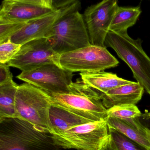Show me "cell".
I'll use <instances>...</instances> for the list:
<instances>
[{
	"label": "cell",
	"mask_w": 150,
	"mask_h": 150,
	"mask_svg": "<svg viewBox=\"0 0 150 150\" xmlns=\"http://www.w3.org/2000/svg\"><path fill=\"white\" fill-rule=\"evenodd\" d=\"M52 135L18 117L0 120V150H61Z\"/></svg>",
	"instance_id": "obj_1"
},
{
	"label": "cell",
	"mask_w": 150,
	"mask_h": 150,
	"mask_svg": "<svg viewBox=\"0 0 150 150\" xmlns=\"http://www.w3.org/2000/svg\"><path fill=\"white\" fill-rule=\"evenodd\" d=\"M47 93L52 104L92 122L106 121L108 118V109L100 95L81 79L72 83L68 93Z\"/></svg>",
	"instance_id": "obj_2"
},
{
	"label": "cell",
	"mask_w": 150,
	"mask_h": 150,
	"mask_svg": "<svg viewBox=\"0 0 150 150\" xmlns=\"http://www.w3.org/2000/svg\"><path fill=\"white\" fill-rule=\"evenodd\" d=\"M140 38H131L127 32L109 31L105 47L112 48L118 57L130 67L137 82L150 95V58L142 46Z\"/></svg>",
	"instance_id": "obj_3"
},
{
	"label": "cell",
	"mask_w": 150,
	"mask_h": 150,
	"mask_svg": "<svg viewBox=\"0 0 150 150\" xmlns=\"http://www.w3.org/2000/svg\"><path fill=\"white\" fill-rule=\"evenodd\" d=\"M51 105L50 97L45 91L26 82L18 86L15 100L17 117L52 135L50 118Z\"/></svg>",
	"instance_id": "obj_4"
},
{
	"label": "cell",
	"mask_w": 150,
	"mask_h": 150,
	"mask_svg": "<svg viewBox=\"0 0 150 150\" xmlns=\"http://www.w3.org/2000/svg\"><path fill=\"white\" fill-rule=\"evenodd\" d=\"M53 50L59 55L91 45L83 15L79 11L63 16L47 35Z\"/></svg>",
	"instance_id": "obj_5"
},
{
	"label": "cell",
	"mask_w": 150,
	"mask_h": 150,
	"mask_svg": "<svg viewBox=\"0 0 150 150\" xmlns=\"http://www.w3.org/2000/svg\"><path fill=\"white\" fill-rule=\"evenodd\" d=\"M60 67L71 72H95L116 67L119 61L105 47L90 45L61 54Z\"/></svg>",
	"instance_id": "obj_6"
},
{
	"label": "cell",
	"mask_w": 150,
	"mask_h": 150,
	"mask_svg": "<svg viewBox=\"0 0 150 150\" xmlns=\"http://www.w3.org/2000/svg\"><path fill=\"white\" fill-rule=\"evenodd\" d=\"M109 135L106 121H101L77 125L52 137L56 144L61 148L99 150Z\"/></svg>",
	"instance_id": "obj_7"
},
{
	"label": "cell",
	"mask_w": 150,
	"mask_h": 150,
	"mask_svg": "<svg viewBox=\"0 0 150 150\" xmlns=\"http://www.w3.org/2000/svg\"><path fill=\"white\" fill-rule=\"evenodd\" d=\"M54 2L57 11L27 23L9 40L23 45L33 40L46 38L53 26L63 16L79 11L81 8V3L77 0H54Z\"/></svg>",
	"instance_id": "obj_8"
},
{
	"label": "cell",
	"mask_w": 150,
	"mask_h": 150,
	"mask_svg": "<svg viewBox=\"0 0 150 150\" xmlns=\"http://www.w3.org/2000/svg\"><path fill=\"white\" fill-rule=\"evenodd\" d=\"M73 73L54 64H47L31 71L22 72L17 78L49 93L70 92Z\"/></svg>",
	"instance_id": "obj_9"
},
{
	"label": "cell",
	"mask_w": 150,
	"mask_h": 150,
	"mask_svg": "<svg viewBox=\"0 0 150 150\" xmlns=\"http://www.w3.org/2000/svg\"><path fill=\"white\" fill-rule=\"evenodd\" d=\"M59 56L47 38H41L22 45L19 52L7 64L22 72L31 71L47 64H54L60 66Z\"/></svg>",
	"instance_id": "obj_10"
},
{
	"label": "cell",
	"mask_w": 150,
	"mask_h": 150,
	"mask_svg": "<svg viewBox=\"0 0 150 150\" xmlns=\"http://www.w3.org/2000/svg\"><path fill=\"white\" fill-rule=\"evenodd\" d=\"M118 7L116 0H103L86 8L83 16L91 45L105 47L106 37Z\"/></svg>",
	"instance_id": "obj_11"
},
{
	"label": "cell",
	"mask_w": 150,
	"mask_h": 150,
	"mask_svg": "<svg viewBox=\"0 0 150 150\" xmlns=\"http://www.w3.org/2000/svg\"><path fill=\"white\" fill-rule=\"evenodd\" d=\"M54 0H4L0 23H28L57 11Z\"/></svg>",
	"instance_id": "obj_12"
},
{
	"label": "cell",
	"mask_w": 150,
	"mask_h": 150,
	"mask_svg": "<svg viewBox=\"0 0 150 150\" xmlns=\"http://www.w3.org/2000/svg\"><path fill=\"white\" fill-rule=\"evenodd\" d=\"M139 117L122 119L108 117L106 122L108 127L120 132L150 150V130L141 124Z\"/></svg>",
	"instance_id": "obj_13"
},
{
	"label": "cell",
	"mask_w": 150,
	"mask_h": 150,
	"mask_svg": "<svg viewBox=\"0 0 150 150\" xmlns=\"http://www.w3.org/2000/svg\"><path fill=\"white\" fill-rule=\"evenodd\" d=\"M144 91L139 83L134 81L108 91L103 96L102 100L107 109L118 105H136L142 99Z\"/></svg>",
	"instance_id": "obj_14"
},
{
	"label": "cell",
	"mask_w": 150,
	"mask_h": 150,
	"mask_svg": "<svg viewBox=\"0 0 150 150\" xmlns=\"http://www.w3.org/2000/svg\"><path fill=\"white\" fill-rule=\"evenodd\" d=\"M80 74L81 80L97 92L100 95L101 99L103 96L108 91L134 82L120 78L116 74L106 72L104 71L81 73Z\"/></svg>",
	"instance_id": "obj_15"
},
{
	"label": "cell",
	"mask_w": 150,
	"mask_h": 150,
	"mask_svg": "<svg viewBox=\"0 0 150 150\" xmlns=\"http://www.w3.org/2000/svg\"><path fill=\"white\" fill-rule=\"evenodd\" d=\"M50 118L52 135H58L77 125L93 122L53 104L50 109Z\"/></svg>",
	"instance_id": "obj_16"
},
{
	"label": "cell",
	"mask_w": 150,
	"mask_h": 150,
	"mask_svg": "<svg viewBox=\"0 0 150 150\" xmlns=\"http://www.w3.org/2000/svg\"><path fill=\"white\" fill-rule=\"evenodd\" d=\"M18 86L13 80L0 85V120L17 117L15 100Z\"/></svg>",
	"instance_id": "obj_17"
},
{
	"label": "cell",
	"mask_w": 150,
	"mask_h": 150,
	"mask_svg": "<svg viewBox=\"0 0 150 150\" xmlns=\"http://www.w3.org/2000/svg\"><path fill=\"white\" fill-rule=\"evenodd\" d=\"M142 13L139 6H119L115 14L109 31L117 33L127 32L128 28L135 25Z\"/></svg>",
	"instance_id": "obj_18"
},
{
	"label": "cell",
	"mask_w": 150,
	"mask_h": 150,
	"mask_svg": "<svg viewBox=\"0 0 150 150\" xmlns=\"http://www.w3.org/2000/svg\"><path fill=\"white\" fill-rule=\"evenodd\" d=\"M108 129L109 134L117 150H149L117 130L109 127Z\"/></svg>",
	"instance_id": "obj_19"
},
{
	"label": "cell",
	"mask_w": 150,
	"mask_h": 150,
	"mask_svg": "<svg viewBox=\"0 0 150 150\" xmlns=\"http://www.w3.org/2000/svg\"><path fill=\"white\" fill-rule=\"evenodd\" d=\"M108 117L119 119H132L139 117L142 115L136 105H118L108 109Z\"/></svg>",
	"instance_id": "obj_20"
},
{
	"label": "cell",
	"mask_w": 150,
	"mask_h": 150,
	"mask_svg": "<svg viewBox=\"0 0 150 150\" xmlns=\"http://www.w3.org/2000/svg\"><path fill=\"white\" fill-rule=\"evenodd\" d=\"M21 46L10 40L0 44V64H8L19 52Z\"/></svg>",
	"instance_id": "obj_21"
},
{
	"label": "cell",
	"mask_w": 150,
	"mask_h": 150,
	"mask_svg": "<svg viewBox=\"0 0 150 150\" xmlns=\"http://www.w3.org/2000/svg\"><path fill=\"white\" fill-rule=\"evenodd\" d=\"M27 23L6 22L0 23V44L10 40Z\"/></svg>",
	"instance_id": "obj_22"
},
{
	"label": "cell",
	"mask_w": 150,
	"mask_h": 150,
	"mask_svg": "<svg viewBox=\"0 0 150 150\" xmlns=\"http://www.w3.org/2000/svg\"><path fill=\"white\" fill-rule=\"evenodd\" d=\"M13 75L7 64H0V85L13 80Z\"/></svg>",
	"instance_id": "obj_23"
},
{
	"label": "cell",
	"mask_w": 150,
	"mask_h": 150,
	"mask_svg": "<svg viewBox=\"0 0 150 150\" xmlns=\"http://www.w3.org/2000/svg\"><path fill=\"white\" fill-rule=\"evenodd\" d=\"M99 150H117L109 135L103 142Z\"/></svg>",
	"instance_id": "obj_24"
},
{
	"label": "cell",
	"mask_w": 150,
	"mask_h": 150,
	"mask_svg": "<svg viewBox=\"0 0 150 150\" xmlns=\"http://www.w3.org/2000/svg\"><path fill=\"white\" fill-rule=\"evenodd\" d=\"M139 119L144 126L150 130V112L142 114Z\"/></svg>",
	"instance_id": "obj_25"
}]
</instances>
